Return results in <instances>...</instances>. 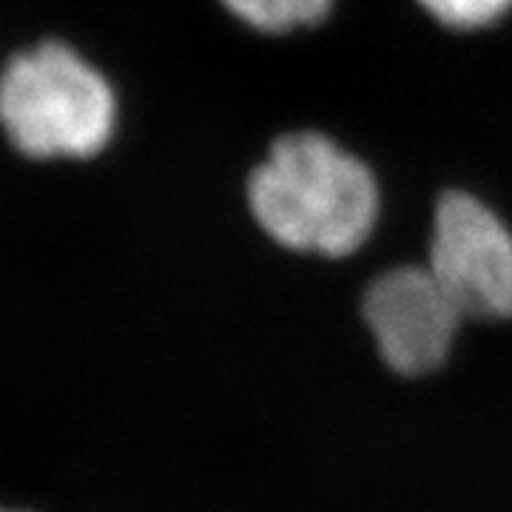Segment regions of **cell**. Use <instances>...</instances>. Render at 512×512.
Instances as JSON below:
<instances>
[{"label": "cell", "mask_w": 512, "mask_h": 512, "mask_svg": "<svg viewBox=\"0 0 512 512\" xmlns=\"http://www.w3.org/2000/svg\"><path fill=\"white\" fill-rule=\"evenodd\" d=\"M120 94L72 37L40 35L0 63V140L29 165L100 160L120 131Z\"/></svg>", "instance_id": "obj_1"}, {"label": "cell", "mask_w": 512, "mask_h": 512, "mask_svg": "<svg viewBox=\"0 0 512 512\" xmlns=\"http://www.w3.org/2000/svg\"><path fill=\"white\" fill-rule=\"evenodd\" d=\"M419 6L447 29H487L512 12V0H419Z\"/></svg>", "instance_id": "obj_6"}, {"label": "cell", "mask_w": 512, "mask_h": 512, "mask_svg": "<svg viewBox=\"0 0 512 512\" xmlns=\"http://www.w3.org/2000/svg\"><path fill=\"white\" fill-rule=\"evenodd\" d=\"M0 512H35L29 507H12V504H0Z\"/></svg>", "instance_id": "obj_7"}, {"label": "cell", "mask_w": 512, "mask_h": 512, "mask_svg": "<svg viewBox=\"0 0 512 512\" xmlns=\"http://www.w3.org/2000/svg\"><path fill=\"white\" fill-rule=\"evenodd\" d=\"M427 268L464 319H512V231L478 197H441Z\"/></svg>", "instance_id": "obj_3"}, {"label": "cell", "mask_w": 512, "mask_h": 512, "mask_svg": "<svg viewBox=\"0 0 512 512\" xmlns=\"http://www.w3.org/2000/svg\"><path fill=\"white\" fill-rule=\"evenodd\" d=\"M245 197L256 225L299 254H356L379 220L373 171L319 131L279 137L251 171Z\"/></svg>", "instance_id": "obj_2"}, {"label": "cell", "mask_w": 512, "mask_h": 512, "mask_svg": "<svg viewBox=\"0 0 512 512\" xmlns=\"http://www.w3.org/2000/svg\"><path fill=\"white\" fill-rule=\"evenodd\" d=\"M245 26L268 35H288L328 18L333 0H220Z\"/></svg>", "instance_id": "obj_5"}, {"label": "cell", "mask_w": 512, "mask_h": 512, "mask_svg": "<svg viewBox=\"0 0 512 512\" xmlns=\"http://www.w3.org/2000/svg\"><path fill=\"white\" fill-rule=\"evenodd\" d=\"M362 313L382 359L402 376H424L444 365L464 319L427 265L376 276Z\"/></svg>", "instance_id": "obj_4"}]
</instances>
